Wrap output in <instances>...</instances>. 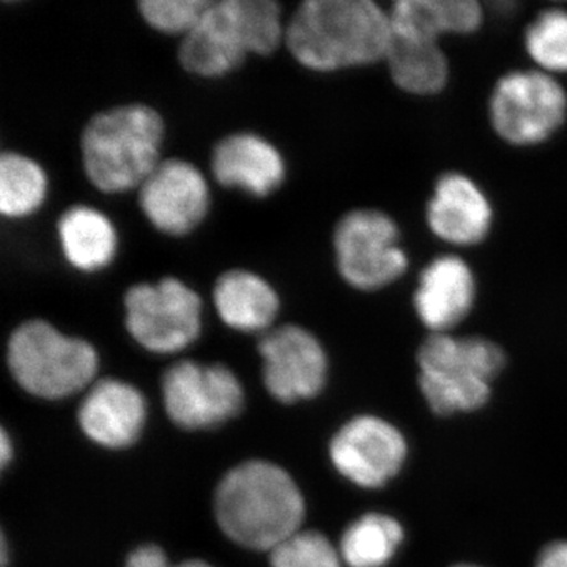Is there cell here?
I'll return each mask as SVG.
<instances>
[{"instance_id":"cell-24","label":"cell","mask_w":567,"mask_h":567,"mask_svg":"<svg viewBox=\"0 0 567 567\" xmlns=\"http://www.w3.org/2000/svg\"><path fill=\"white\" fill-rule=\"evenodd\" d=\"M525 48L537 70L557 76L567 73V10L540 11L525 32Z\"/></svg>"},{"instance_id":"cell-28","label":"cell","mask_w":567,"mask_h":567,"mask_svg":"<svg viewBox=\"0 0 567 567\" xmlns=\"http://www.w3.org/2000/svg\"><path fill=\"white\" fill-rule=\"evenodd\" d=\"M535 567H567V540H557L544 547Z\"/></svg>"},{"instance_id":"cell-10","label":"cell","mask_w":567,"mask_h":567,"mask_svg":"<svg viewBox=\"0 0 567 567\" xmlns=\"http://www.w3.org/2000/svg\"><path fill=\"white\" fill-rule=\"evenodd\" d=\"M164 404L183 429H208L226 423L244 406V388L229 368L181 361L163 379Z\"/></svg>"},{"instance_id":"cell-5","label":"cell","mask_w":567,"mask_h":567,"mask_svg":"<svg viewBox=\"0 0 567 567\" xmlns=\"http://www.w3.org/2000/svg\"><path fill=\"white\" fill-rule=\"evenodd\" d=\"M417 385L440 416L476 412L506 364L505 350L480 336L429 334L416 354Z\"/></svg>"},{"instance_id":"cell-13","label":"cell","mask_w":567,"mask_h":567,"mask_svg":"<svg viewBox=\"0 0 567 567\" xmlns=\"http://www.w3.org/2000/svg\"><path fill=\"white\" fill-rule=\"evenodd\" d=\"M140 205L156 229L185 235L207 215L210 193L204 175L192 163L164 159L140 186Z\"/></svg>"},{"instance_id":"cell-7","label":"cell","mask_w":567,"mask_h":567,"mask_svg":"<svg viewBox=\"0 0 567 567\" xmlns=\"http://www.w3.org/2000/svg\"><path fill=\"white\" fill-rule=\"evenodd\" d=\"M488 117L499 140L514 147L544 144L565 125L567 93L544 71H509L496 81Z\"/></svg>"},{"instance_id":"cell-29","label":"cell","mask_w":567,"mask_h":567,"mask_svg":"<svg viewBox=\"0 0 567 567\" xmlns=\"http://www.w3.org/2000/svg\"><path fill=\"white\" fill-rule=\"evenodd\" d=\"M11 453H13V447H11L9 435H7L6 431H2V440H0V454H2V465L7 466L11 458Z\"/></svg>"},{"instance_id":"cell-26","label":"cell","mask_w":567,"mask_h":567,"mask_svg":"<svg viewBox=\"0 0 567 567\" xmlns=\"http://www.w3.org/2000/svg\"><path fill=\"white\" fill-rule=\"evenodd\" d=\"M213 0H142L141 17L151 28L163 33L186 37L203 21Z\"/></svg>"},{"instance_id":"cell-22","label":"cell","mask_w":567,"mask_h":567,"mask_svg":"<svg viewBox=\"0 0 567 567\" xmlns=\"http://www.w3.org/2000/svg\"><path fill=\"white\" fill-rule=\"evenodd\" d=\"M401 522L380 513L364 514L347 527L339 554L349 567H385L404 544Z\"/></svg>"},{"instance_id":"cell-12","label":"cell","mask_w":567,"mask_h":567,"mask_svg":"<svg viewBox=\"0 0 567 567\" xmlns=\"http://www.w3.org/2000/svg\"><path fill=\"white\" fill-rule=\"evenodd\" d=\"M264 382L278 401L311 399L327 382L328 360L315 334L297 324L267 331L259 342Z\"/></svg>"},{"instance_id":"cell-3","label":"cell","mask_w":567,"mask_h":567,"mask_svg":"<svg viewBox=\"0 0 567 567\" xmlns=\"http://www.w3.org/2000/svg\"><path fill=\"white\" fill-rule=\"evenodd\" d=\"M163 134L162 117L145 104L100 112L81 136L85 175L103 193L140 188L162 162Z\"/></svg>"},{"instance_id":"cell-19","label":"cell","mask_w":567,"mask_h":567,"mask_svg":"<svg viewBox=\"0 0 567 567\" xmlns=\"http://www.w3.org/2000/svg\"><path fill=\"white\" fill-rule=\"evenodd\" d=\"M213 301L227 327L246 333L267 330L279 311L274 287L248 270H230L219 276Z\"/></svg>"},{"instance_id":"cell-16","label":"cell","mask_w":567,"mask_h":567,"mask_svg":"<svg viewBox=\"0 0 567 567\" xmlns=\"http://www.w3.org/2000/svg\"><path fill=\"white\" fill-rule=\"evenodd\" d=\"M212 171L219 185L256 197L276 192L286 177L281 153L252 133H235L219 141L213 151Z\"/></svg>"},{"instance_id":"cell-17","label":"cell","mask_w":567,"mask_h":567,"mask_svg":"<svg viewBox=\"0 0 567 567\" xmlns=\"http://www.w3.org/2000/svg\"><path fill=\"white\" fill-rule=\"evenodd\" d=\"M144 421V398L136 388L121 380L106 379L95 383L80 406L84 434L112 450L136 442Z\"/></svg>"},{"instance_id":"cell-14","label":"cell","mask_w":567,"mask_h":567,"mask_svg":"<svg viewBox=\"0 0 567 567\" xmlns=\"http://www.w3.org/2000/svg\"><path fill=\"white\" fill-rule=\"evenodd\" d=\"M429 229L447 245L483 244L494 224V208L473 178L461 173L440 175L425 212Z\"/></svg>"},{"instance_id":"cell-2","label":"cell","mask_w":567,"mask_h":567,"mask_svg":"<svg viewBox=\"0 0 567 567\" xmlns=\"http://www.w3.org/2000/svg\"><path fill=\"white\" fill-rule=\"evenodd\" d=\"M216 517L230 539L254 550H274L300 532L305 499L281 466L254 461L227 473L216 492Z\"/></svg>"},{"instance_id":"cell-30","label":"cell","mask_w":567,"mask_h":567,"mask_svg":"<svg viewBox=\"0 0 567 567\" xmlns=\"http://www.w3.org/2000/svg\"><path fill=\"white\" fill-rule=\"evenodd\" d=\"M454 567H483V566H476V565H457Z\"/></svg>"},{"instance_id":"cell-23","label":"cell","mask_w":567,"mask_h":567,"mask_svg":"<svg viewBox=\"0 0 567 567\" xmlns=\"http://www.w3.org/2000/svg\"><path fill=\"white\" fill-rule=\"evenodd\" d=\"M47 175L40 164L20 155L3 153L0 158V212L7 218H24L43 204Z\"/></svg>"},{"instance_id":"cell-21","label":"cell","mask_w":567,"mask_h":567,"mask_svg":"<svg viewBox=\"0 0 567 567\" xmlns=\"http://www.w3.org/2000/svg\"><path fill=\"white\" fill-rule=\"evenodd\" d=\"M385 62L391 80L410 95H439L450 81V62L440 43L393 37Z\"/></svg>"},{"instance_id":"cell-27","label":"cell","mask_w":567,"mask_h":567,"mask_svg":"<svg viewBox=\"0 0 567 567\" xmlns=\"http://www.w3.org/2000/svg\"><path fill=\"white\" fill-rule=\"evenodd\" d=\"M126 567H212L200 559H192V561L182 563V565L173 566L167 559L166 554L159 547L144 546L134 550L130 555Z\"/></svg>"},{"instance_id":"cell-15","label":"cell","mask_w":567,"mask_h":567,"mask_svg":"<svg viewBox=\"0 0 567 567\" xmlns=\"http://www.w3.org/2000/svg\"><path fill=\"white\" fill-rule=\"evenodd\" d=\"M476 279L462 257L446 254L425 265L417 281L413 306L431 334L451 333L464 322L476 303Z\"/></svg>"},{"instance_id":"cell-8","label":"cell","mask_w":567,"mask_h":567,"mask_svg":"<svg viewBox=\"0 0 567 567\" xmlns=\"http://www.w3.org/2000/svg\"><path fill=\"white\" fill-rule=\"evenodd\" d=\"M333 245L339 275L361 292L385 289L409 270L401 230L385 212L358 208L347 213L336 226Z\"/></svg>"},{"instance_id":"cell-18","label":"cell","mask_w":567,"mask_h":567,"mask_svg":"<svg viewBox=\"0 0 567 567\" xmlns=\"http://www.w3.org/2000/svg\"><path fill=\"white\" fill-rule=\"evenodd\" d=\"M388 13L394 39L429 43H440L446 35H470L484 21L476 0H399Z\"/></svg>"},{"instance_id":"cell-20","label":"cell","mask_w":567,"mask_h":567,"mask_svg":"<svg viewBox=\"0 0 567 567\" xmlns=\"http://www.w3.org/2000/svg\"><path fill=\"white\" fill-rule=\"evenodd\" d=\"M58 234L63 257L76 270L92 274L114 259L117 235L110 219L95 208L74 205L63 212Z\"/></svg>"},{"instance_id":"cell-11","label":"cell","mask_w":567,"mask_h":567,"mask_svg":"<svg viewBox=\"0 0 567 567\" xmlns=\"http://www.w3.org/2000/svg\"><path fill=\"white\" fill-rule=\"evenodd\" d=\"M409 456L404 434L390 421L374 415L353 417L342 425L330 445L334 468L361 488H380L401 473Z\"/></svg>"},{"instance_id":"cell-25","label":"cell","mask_w":567,"mask_h":567,"mask_svg":"<svg viewBox=\"0 0 567 567\" xmlns=\"http://www.w3.org/2000/svg\"><path fill=\"white\" fill-rule=\"evenodd\" d=\"M274 567H342L341 554L319 532H300L287 537L271 550Z\"/></svg>"},{"instance_id":"cell-1","label":"cell","mask_w":567,"mask_h":567,"mask_svg":"<svg viewBox=\"0 0 567 567\" xmlns=\"http://www.w3.org/2000/svg\"><path fill=\"white\" fill-rule=\"evenodd\" d=\"M287 48L306 69L331 73L385 62L390 13L372 0H308L286 25Z\"/></svg>"},{"instance_id":"cell-4","label":"cell","mask_w":567,"mask_h":567,"mask_svg":"<svg viewBox=\"0 0 567 567\" xmlns=\"http://www.w3.org/2000/svg\"><path fill=\"white\" fill-rule=\"evenodd\" d=\"M286 37L281 9L271 0H213L203 21L183 37V69L204 78L230 73L246 55H268Z\"/></svg>"},{"instance_id":"cell-6","label":"cell","mask_w":567,"mask_h":567,"mask_svg":"<svg viewBox=\"0 0 567 567\" xmlns=\"http://www.w3.org/2000/svg\"><path fill=\"white\" fill-rule=\"evenodd\" d=\"M7 361L14 380L43 399H62L81 391L99 369V357L89 342L62 334L43 320H29L13 331Z\"/></svg>"},{"instance_id":"cell-9","label":"cell","mask_w":567,"mask_h":567,"mask_svg":"<svg viewBox=\"0 0 567 567\" xmlns=\"http://www.w3.org/2000/svg\"><path fill=\"white\" fill-rule=\"evenodd\" d=\"M199 295L181 279L136 284L125 295L126 328L137 344L153 353H175L200 333Z\"/></svg>"}]
</instances>
